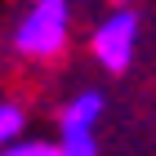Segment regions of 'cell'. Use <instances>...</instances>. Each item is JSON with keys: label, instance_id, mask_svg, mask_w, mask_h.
Listing matches in <instances>:
<instances>
[{"label": "cell", "instance_id": "obj_1", "mask_svg": "<svg viewBox=\"0 0 156 156\" xmlns=\"http://www.w3.org/2000/svg\"><path fill=\"white\" fill-rule=\"evenodd\" d=\"M67 23H72V5L67 0H36L27 18L13 31V49L18 54H31V58H45V54H58L62 40H67Z\"/></svg>", "mask_w": 156, "mask_h": 156}, {"label": "cell", "instance_id": "obj_2", "mask_svg": "<svg viewBox=\"0 0 156 156\" xmlns=\"http://www.w3.org/2000/svg\"><path fill=\"white\" fill-rule=\"evenodd\" d=\"M134 40H138V13L116 5V13H112L107 23H98V31H94V58L103 62V72H112V76L129 72Z\"/></svg>", "mask_w": 156, "mask_h": 156}, {"label": "cell", "instance_id": "obj_3", "mask_svg": "<svg viewBox=\"0 0 156 156\" xmlns=\"http://www.w3.org/2000/svg\"><path fill=\"white\" fill-rule=\"evenodd\" d=\"M103 107H107V98L98 94V89H80V94L62 107L58 120H62V125H94V120L103 116Z\"/></svg>", "mask_w": 156, "mask_h": 156}, {"label": "cell", "instance_id": "obj_4", "mask_svg": "<svg viewBox=\"0 0 156 156\" xmlns=\"http://www.w3.org/2000/svg\"><path fill=\"white\" fill-rule=\"evenodd\" d=\"M58 143L67 156H98V143H94V125H62L58 120Z\"/></svg>", "mask_w": 156, "mask_h": 156}, {"label": "cell", "instance_id": "obj_5", "mask_svg": "<svg viewBox=\"0 0 156 156\" xmlns=\"http://www.w3.org/2000/svg\"><path fill=\"white\" fill-rule=\"evenodd\" d=\"M18 129H23V112L13 107V103H0V147L13 143V138H18Z\"/></svg>", "mask_w": 156, "mask_h": 156}, {"label": "cell", "instance_id": "obj_6", "mask_svg": "<svg viewBox=\"0 0 156 156\" xmlns=\"http://www.w3.org/2000/svg\"><path fill=\"white\" fill-rule=\"evenodd\" d=\"M0 156H67L62 143H9V152Z\"/></svg>", "mask_w": 156, "mask_h": 156}, {"label": "cell", "instance_id": "obj_7", "mask_svg": "<svg viewBox=\"0 0 156 156\" xmlns=\"http://www.w3.org/2000/svg\"><path fill=\"white\" fill-rule=\"evenodd\" d=\"M116 5H129V0H116Z\"/></svg>", "mask_w": 156, "mask_h": 156}]
</instances>
